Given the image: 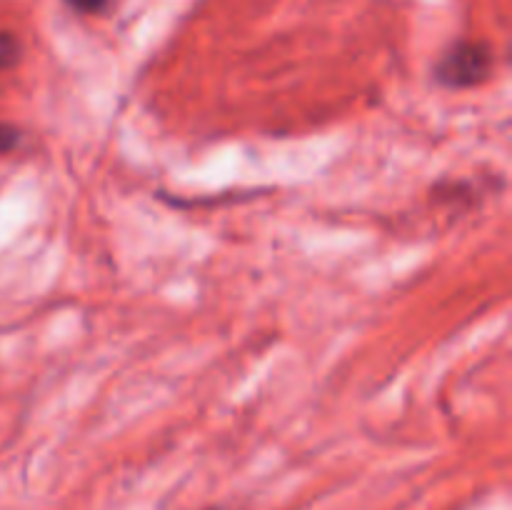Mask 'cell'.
Segmentation results:
<instances>
[{
    "label": "cell",
    "instance_id": "2",
    "mask_svg": "<svg viewBox=\"0 0 512 510\" xmlns=\"http://www.w3.org/2000/svg\"><path fill=\"white\" fill-rule=\"evenodd\" d=\"M18 40L8 33H0V68H10L18 60Z\"/></svg>",
    "mask_w": 512,
    "mask_h": 510
},
{
    "label": "cell",
    "instance_id": "4",
    "mask_svg": "<svg viewBox=\"0 0 512 510\" xmlns=\"http://www.w3.org/2000/svg\"><path fill=\"white\" fill-rule=\"evenodd\" d=\"M68 3L75 10H80V13H98V10H103L108 5V0H68Z\"/></svg>",
    "mask_w": 512,
    "mask_h": 510
},
{
    "label": "cell",
    "instance_id": "3",
    "mask_svg": "<svg viewBox=\"0 0 512 510\" xmlns=\"http://www.w3.org/2000/svg\"><path fill=\"white\" fill-rule=\"evenodd\" d=\"M18 143V130L8 123H0V153H8Z\"/></svg>",
    "mask_w": 512,
    "mask_h": 510
},
{
    "label": "cell",
    "instance_id": "1",
    "mask_svg": "<svg viewBox=\"0 0 512 510\" xmlns=\"http://www.w3.org/2000/svg\"><path fill=\"white\" fill-rule=\"evenodd\" d=\"M490 73V50L483 43H458L440 63L438 75L443 83L463 88L480 83Z\"/></svg>",
    "mask_w": 512,
    "mask_h": 510
}]
</instances>
